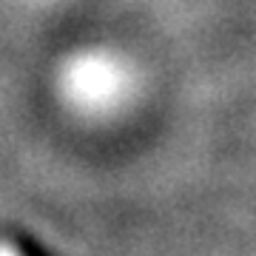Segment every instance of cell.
Masks as SVG:
<instances>
[{
	"instance_id": "obj_1",
	"label": "cell",
	"mask_w": 256,
	"mask_h": 256,
	"mask_svg": "<svg viewBox=\"0 0 256 256\" xmlns=\"http://www.w3.org/2000/svg\"><path fill=\"white\" fill-rule=\"evenodd\" d=\"M0 256H20L14 248H9V245H0Z\"/></svg>"
}]
</instances>
